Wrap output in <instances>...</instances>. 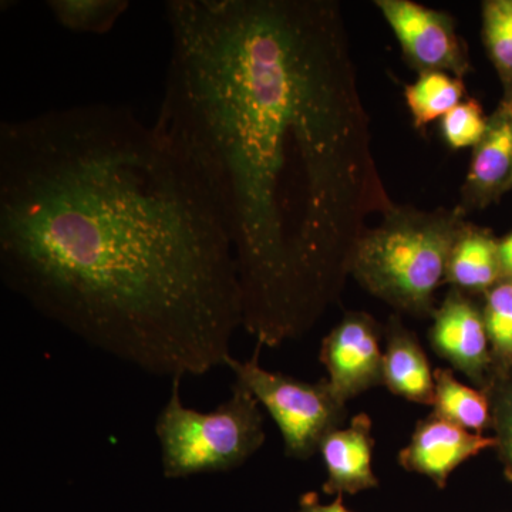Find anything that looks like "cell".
<instances>
[{"label": "cell", "mask_w": 512, "mask_h": 512, "mask_svg": "<svg viewBox=\"0 0 512 512\" xmlns=\"http://www.w3.org/2000/svg\"><path fill=\"white\" fill-rule=\"evenodd\" d=\"M0 276L43 318L151 376L225 366L242 328L210 192L167 130L123 104L2 121Z\"/></svg>", "instance_id": "obj_2"}, {"label": "cell", "mask_w": 512, "mask_h": 512, "mask_svg": "<svg viewBox=\"0 0 512 512\" xmlns=\"http://www.w3.org/2000/svg\"><path fill=\"white\" fill-rule=\"evenodd\" d=\"M383 384L409 402L433 406L434 372L416 335L403 325L399 315L384 326Z\"/></svg>", "instance_id": "obj_12"}, {"label": "cell", "mask_w": 512, "mask_h": 512, "mask_svg": "<svg viewBox=\"0 0 512 512\" xmlns=\"http://www.w3.org/2000/svg\"><path fill=\"white\" fill-rule=\"evenodd\" d=\"M512 177V96H503L488 116L483 140L473 148L457 207L464 214L481 211L500 200Z\"/></svg>", "instance_id": "obj_10"}, {"label": "cell", "mask_w": 512, "mask_h": 512, "mask_svg": "<svg viewBox=\"0 0 512 512\" xmlns=\"http://www.w3.org/2000/svg\"><path fill=\"white\" fill-rule=\"evenodd\" d=\"M483 315L494 365L512 362V278L484 293Z\"/></svg>", "instance_id": "obj_19"}, {"label": "cell", "mask_w": 512, "mask_h": 512, "mask_svg": "<svg viewBox=\"0 0 512 512\" xmlns=\"http://www.w3.org/2000/svg\"><path fill=\"white\" fill-rule=\"evenodd\" d=\"M404 100L414 128L421 131L466 100V83L443 72L419 74L416 82L404 87Z\"/></svg>", "instance_id": "obj_15"}, {"label": "cell", "mask_w": 512, "mask_h": 512, "mask_svg": "<svg viewBox=\"0 0 512 512\" xmlns=\"http://www.w3.org/2000/svg\"><path fill=\"white\" fill-rule=\"evenodd\" d=\"M484 392L490 399L498 457L512 483V362L493 366Z\"/></svg>", "instance_id": "obj_18"}, {"label": "cell", "mask_w": 512, "mask_h": 512, "mask_svg": "<svg viewBox=\"0 0 512 512\" xmlns=\"http://www.w3.org/2000/svg\"><path fill=\"white\" fill-rule=\"evenodd\" d=\"M488 127V117L476 99L461 101L441 119V134L453 150L474 148L483 140Z\"/></svg>", "instance_id": "obj_20"}, {"label": "cell", "mask_w": 512, "mask_h": 512, "mask_svg": "<svg viewBox=\"0 0 512 512\" xmlns=\"http://www.w3.org/2000/svg\"><path fill=\"white\" fill-rule=\"evenodd\" d=\"M296 512H352L343 504V495H336L330 504H322L316 493L303 494Z\"/></svg>", "instance_id": "obj_21"}, {"label": "cell", "mask_w": 512, "mask_h": 512, "mask_svg": "<svg viewBox=\"0 0 512 512\" xmlns=\"http://www.w3.org/2000/svg\"><path fill=\"white\" fill-rule=\"evenodd\" d=\"M504 278L500 241L488 229L468 222L448 258L444 284L468 295H484Z\"/></svg>", "instance_id": "obj_13"}, {"label": "cell", "mask_w": 512, "mask_h": 512, "mask_svg": "<svg viewBox=\"0 0 512 512\" xmlns=\"http://www.w3.org/2000/svg\"><path fill=\"white\" fill-rule=\"evenodd\" d=\"M511 190H512V177H511L510 184H508L507 192L511 191Z\"/></svg>", "instance_id": "obj_23"}, {"label": "cell", "mask_w": 512, "mask_h": 512, "mask_svg": "<svg viewBox=\"0 0 512 512\" xmlns=\"http://www.w3.org/2000/svg\"><path fill=\"white\" fill-rule=\"evenodd\" d=\"M158 123L200 174L237 262L256 345L335 305L372 215L393 202L333 0H170Z\"/></svg>", "instance_id": "obj_1"}, {"label": "cell", "mask_w": 512, "mask_h": 512, "mask_svg": "<svg viewBox=\"0 0 512 512\" xmlns=\"http://www.w3.org/2000/svg\"><path fill=\"white\" fill-rule=\"evenodd\" d=\"M433 414L476 434L493 423L487 393L461 383L448 369L434 370Z\"/></svg>", "instance_id": "obj_14"}, {"label": "cell", "mask_w": 512, "mask_h": 512, "mask_svg": "<svg viewBox=\"0 0 512 512\" xmlns=\"http://www.w3.org/2000/svg\"><path fill=\"white\" fill-rule=\"evenodd\" d=\"M180 387L181 377L173 379L154 424L165 478L234 470L264 446L261 404L244 383L235 379L227 402L208 413L184 406Z\"/></svg>", "instance_id": "obj_4"}, {"label": "cell", "mask_w": 512, "mask_h": 512, "mask_svg": "<svg viewBox=\"0 0 512 512\" xmlns=\"http://www.w3.org/2000/svg\"><path fill=\"white\" fill-rule=\"evenodd\" d=\"M488 448H497L495 437L471 433L431 413L417 424L410 443L400 451L399 463L443 490L457 467Z\"/></svg>", "instance_id": "obj_9"}, {"label": "cell", "mask_w": 512, "mask_h": 512, "mask_svg": "<svg viewBox=\"0 0 512 512\" xmlns=\"http://www.w3.org/2000/svg\"><path fill=\"white\" fill-rule=\"evenodd\" d=\"M375 6L417 73L443 72L464 79L471 72L466 42L448 13L413 0H375Z\"/></svg>", "instance_id": "obj_6"}, {"label": "cell", "mask_w": 512, "mask_h": 512, "mask_svg": "<svg viewBox=\"0 0 512 512\" xmlns=\"http://www.w3.org/2000/svg\"><path fill=\"white\" fill-rule=\"evenodd\" d=\"M467 224L458 207L424 211L396 204L357 242L350 276L396 311L433 318L436 291Z\"/></svg>", "instance_id": "obj_3"}, {"label": "cell", "mask_w": 512, "mask_h": 512, "mask_svg": "<svg viewBox=\"0 0 512 512\" xmlns=\"http://www.w3.org/2000/svg\"><path fill=\"white\" fill-rule=\"evenodd\" d=\"M481 35L488 59L512 96V0H485L481 5Z\"/></svg>", "instance_id": "obj_17"}, {"label": "cell", "mask_w": 512, "mask_h": 512, "mask_svg": "<svg viewBox=\"0 0 512 512\" xmlns=\"http://www.w3.org/2000/svg\"><path fill=\"white\" fill-rule=\"evenodd\" d=\"M429 338L437 355L485 390L493 369V353L483 306L473 295L451 288L434 312Z\"/></svg>", "instance_id": "obj_8"}, {"label": "cell", "mask_w": 512, "mask_h": 512, "mask_svg": "<svg viewBox=\"0 0 512 512\" xmlns=\"http://www.w3.org/2000/svg\"><path fill=\"white\" fill-rule=\"evenodd\" d=\"M372 419L366 413L356 414L346 429L332 431L319 447L325 463L326 478L322 485L328 495H355L379 487L373 471Z\"/></svg>", "instance_id": "obj_11"}, {"label": "cell", "mask_w": 512, "mask_h": 512, "mask_svg": "<svg viewBox=\"0 0 512 512\" xmlns=\"http://www.w3.org/2000/svg\"><path fill=\"white\" fill-rule=\"evenodd\" d=\"M384 329L366 312H346L322 340L320 363L342 402L383 384Z\"/></svg>", "instance_id": "obj_7"}, {"label": "cell", "mask_w": 512, "mask_h": 512, "mask_svg": "<svg viewBox=\"0 0 512 512\" xmlns=\"http://www.w3.org/2000/svg\"><path fill=\"white\" fill-rule=\"evenodd\" d=\"M261 349L256 345L248 360L229 356L225 366L271 414L284 439L286 456L309 460L319 453L328 434L342 429L346 403L336 396L328 379L308 383L264 369L259 363Z\"/></svg>", "instance_id": "obj_5"}, {"label": "cell", "mask_w": 512, "mask_h": 512, "mask_svg": "<svg viewBox=\"0 0 512 512\" xmlns=\"http://www.w3.org/2000/svg\"><path fill=\"white\" fill-rule=\"evenodd\" d=\"M57 25L77 35H107L130 8L127 0H49Z\"/></svg>", "instance_id": "obj_16"}, {"label": "cell", "mask_w": 512, "mask_h": 512, "mask_svg": "<svg viewBox=\"0 0 512 512\" xmlns=\"http://www.w3.org/2000/svg\"><path fill=\"white\" fill-rule=\"evenodd\" d=\"M501 264L505 278H512V232L500 241Z\"/></svg>", "instance_id": "obj_22"}]
</instances>
